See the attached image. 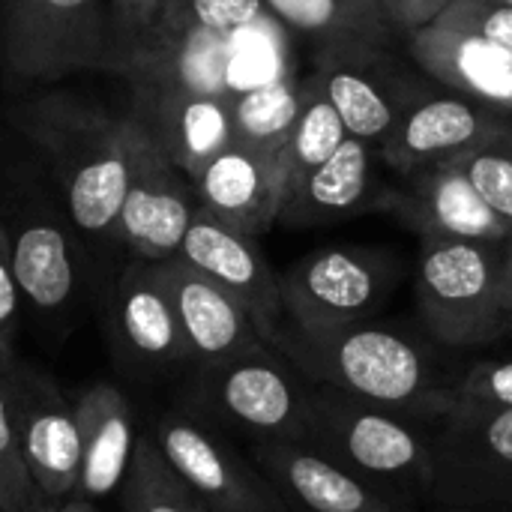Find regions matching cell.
<instances>
[{
    "label": "cell",
    "mask_w": 512,
    "mask_h": 512,
    "mask_svg": "<svg viewBox=\"0 0 512 512\" xmlns=\"http://www.w3.org/2000/svg\"><path fill=\"white\" fill-rule=\"evenodd\" d=\"M9 126L51 177L93 267L96 297L120 270V207L129 174V120L69 90H42L9 105Z\"/></svg>",
    "instance_id": "cell-1"
},
{
    "label": "cell",
    "mask_w": 512,
    "mask_h": 512,
    "mask_svg": "<svg viewBox=\"0 0 512 512\" xmlns=\"http://www.w3.org/2000/svg\"><path fill=\"white\" fill-rule=\"evenodd\" d=\"M270 345L312 384L336 387L420 423H438L456 402L453 384L441 381L432 348L375 318L321 336H306L285 324Z\"/></svg>",
    "instance_id": "cell-2"
},
{
    "label": "cell",
    "mask_w": 512,
    "mask_h": 512,
    "mask_svg": "<svg viewBox=\"0 0 512 512\" xmlns=\"http://www.w3.org/2000/svg\"><path fill=\"white\" fill-rule=\"evenodd\" d=\"M0 225L24 303L42 318H60L84 291L96 294L87 249L39 159L9 165L0 192Z\"/></svg>",
    "instance_id": "cell-3"
},
{
    "label": "cell",
    "mask_w": 512,
    "mask_h": 512,
    "mask_svg": "<svg viewBox=\"0 0 512 512\" xmlns=\"http://www.w3.org/2000/svg\"><path fill=\"white\" fill-rule=\"evenodd\" d=\"M189 408L258 441H309L312 381L270 342L219 363L192 366Z\"/></svg>",
    "instance_id": "cell-4"
},
{
    "label": "cell",
    "mask_w": 512,
    "mask_h": 512,
    "mask_svg": "<svg viewBox=\"0 0 512 512\" xmlns=\"http://www.w3.org/2000/svg\"><path fill=\"white\" fill-rule=\"evenodd\" d=\"M306 444L381 492H432V435H426V423L408 414L312 384Z\"/></svg>",
    "instance_id": "cell-5"
},
{
    "label": "cell",
    "mask_w": 512,
    "mask_h": 512,
    "mask_svg": "<svg viewBox=\"0 0 512 512\" xmlns=\"http://www.w3.org/2000/svg\"><path fill=\"white\" fill-rule=\"evenodd\" d=\"M507 243L420 240L417 306L435 342L447 348H483L510 330L512 318L501 300Z\"/></svg>",
    "instance_id": "cell-6"
},
{
    "label": "cell",
    "mask_w": 512,
    "mask_h": 512,
    "mask_svg": "<svg viewBox=\"0 0 512 512\" xmlns=\"http://www.w3.org/2000/svg\"><path fill=\"white\" fill-rule=\"evenodd\" d=\"M399 279L396 258L375 246H324L297 258L282 282L285 324L306 336L378 318Z\"/></svg>",
    "instance_id": "cell-7"
},
{
    "label": "cell",
    "mask_w": 512,
    "mask_h": 512,
    "mask_svg": "<svg viewBox=\"0 0 512 512\" xmlns=\"http://www.w3.org/2000/svg\"><path fill=\"white\" fill-rule=\"evenodd\" d=\"M0 60L21 84L108 72V0H3Z\"/></svg>",
    "instance_id": "cell-8"
},
{
    "label": "cell",
    "mask_w": 512,
    "mask_h": 512,
    "mask_svg": "<svg viewBox=\"0 0 512 512\" xmlns=\"http://www.w3.org/2000/svg\"><path fill=\"white\" fill-rule=\"evenodd\" d=\"M432 495L444 507L512 510V408L453 402L432 435Z\"/></svg>",
    "instance_id": "cell-9"
},
{
    "label": "cell",
    "mask_w": 512,
    "mask_h": 512,
    "mask_svg": "<svg viewBox=\"0 0 512 512\" xmlns=\"http://www.w3.org/2000/svg\"><path fill=\"white\" fill-rule=\"evenodd\" d=\"M315 78L351 138L381 144L408 105L426 93L393 39L342 36L318 45Z\"/></svg>",
    "instance_id": "cell-10"
},
{
    "label": "cell",
    "mask_w": 512,
    "mask_h": 512,
    "mask_svg": "<svg viewBox=\"0 0 512 512\" xmlns=\"http://www.w3.org/2000/svg\"><path fill=\"white\" fill-rule=\"evenodd\" d=\"M126 114L147 129L165 156L192 180L222 147L234 141V96L195 84L159 66H132Z\"/></svg>",
    "instance_id": "cell-11"
},
{
    "label": "cell",
    "mask_w": 512,
    "mask_h": 512,
    "mask_svg": "<svg viewBox=\"0 0 512 512\" xmlns=\"http://www.w3.org/2000/svg\"><path fill=\"white\" fill-rule=\"evenodd\" d=\"M150 435L180 480L213 512H291L261 468L198 411H165Z\"/></svg>",
    "instance_id": "cell-12"
},
{
    "label": "cell",
    "mask_w": 512,
    "mask_h": 512,
    "mask_svg": "<svg viewBox=\"0 0 512 512\" xmlns=\"http://www.w3.org/2000/svg\"><path fill=\"white\" fill-rule=\"evenodd\" d=\"M129 174L120 207V246L129 261H165L180 252L198 210L192 180L129 114Z\"/></svg>",
    "instance_id": "cell-13"
},
{
    "label": "cell",
    "mask_w": 512,
    "mask_h": 512,
    "mask_svg": "<svg viewBox=\"0 0 512 512\" xmlns=\"http://www.w3.org/2000/svg\"><path fill=\"white\" fill-rule=\"evenodd\" d=\"M99 315L117 363L135 375L192 366L174 303L150 261H123L99 291Z\"/></svg>",
    "instance_id": "cell-14"
},
{
    "label": "cell",
    "mask_w": 512,
    "mask_h": 512,
    "mask_svg": "<svg viewBox=\"0 0 512 512\" xmlns=\"http://www.w3.org/2000/svg\"><path fill=\"white\" fill-rule=\"evenodd\" d=\"M9 402L27 474L45 501L75 498L81 477V435L75 402L36 366L9 360Z\"/></svg>",
    "instance_id": "cell-15"
},
{
    "label": "cell",
    "mask_w": 512,
    "mask_h": 512,
    "mask_svg": "<svg viewBox=\"0 0 512 512\" xmlns=\"http://www.w3.org/2000/svg\"><path fill=\"white\" fill-rule=\"evenodd\" d=\"M507 129H512V114L501 108L456 90H426L381 141V156L390 171L408 177L426 165L465 156Z\"/></svg>",
    "instance_id": "cell-16"
},
{
    "label": "cell",
    "mask_w": 512,
    "mask_h": 512,
    "mask_svg": "<svg viewBox=\"0 0 512 512\" xmlns=\"http://www.w3.org/2000/svg\"><path fill=\"white\" fill-rule=\"evenodd\" d=\"M177 255L210 276L216 285H222L228 294H234L252 315L264 342H273L279 336V330L285 327L282 282L261 252L258 237L243 234L198 207Z\"/></svg>",
    "instance_id": "cell-17"
},
{
    "label": "cell",
    "mask_w": 512,
    "mask_h": 512,
    "mask_svg": "<svg viewBox=\"0 0 512 512\" xmlns=\"http://www.w3.org/2000/svg\"><path fill=\"white\" fill-rule=\"evenodd\" d=\"M384 168L381 144L348 135L321 168L285 192L276 225L291 231L324 228L363 213L390 210L393 186H387Z\"/></svg>",
    "instance_id": "cell-18"
},
{
    "label": "cell",
    "mask_w": 512,
    "mask_h": 512,
    "mask_svg": "<svg viewBox=\"0 0 512 512\" xmlns=\"http://www.w3.org/2000/svg\"><path fill=\"white\" fill-rule=\"evenodd\" d=\"M405 51L447 90L512 114V51L480 27L444 12L411 33Z\"/></svg>",
    "instance_id": "cell-19"
},
{
    "label": "cell",
    "mask_w": 512,
    "mask_h": 512,
    "mask_svg": "<svg viewBox=\"0 0 512 512\" xmlns=\"http://www.w3.org/2000/svg\"><path fill=\"white\" fill-rule=\"evenodd\" d=\"M390 213H396L420 240H512L504 222L471 183L462 156L426 165L393 189Z\"/></svg>",
    "instance_id": "cell-20"
},
{
    "label": "cell",
    "mask_w": 512,
    "mask_h": 512,
    "mask_svg": "<svg viewBox=\"0 0 512 512\" xmlns=\"http://www.w3.org/2000/svg\"><path fill=\"white\" fill-rule=\"evenodd\" d=\"M249 459L291 512H399L381 489L309 444L258 441Z\"/></svg>",
    "instance_id": "cell-21"
},
{
    "label": "cell",
    "mask_w": 512,
    "mask_h": 512,
    "mask_svg": "<svg viewBox=\"0 0 512 512\" xmlns=\"http://www.w3.org/2000/svg\"><path fill=\"white\" fill-rule=\"evenodd\" d=\"M153 264L174 303L192 366L219 363L264 342L246 306L189 261L174 255Z\"/></svg>",
    "instance_id": "cell-22"
},
{
    "label": "cell",
    "mask_w": 512,
    "mask_h": 512,
    "mask_svg": "<svg viewBox=\"0 0 512 512\" xmlns=\"http://www.w3.org/2000/svg\"><path fill=\"white\" fill-rule=\"evenodd\" d=\"M198 207L228 222L231 228L261 237L279 222L282 210V174L276 159L261 150L231 141L222 147L195 177Z\"/></svg>",
    "instance_id": "cell-23"
},
{
    "label": "cell",
    "mask_w": 512,
    "mask_h": 512,
    "mask_svg": "<svg viewBox=\"0 0 512 512\" xmlns=\"http://www.w3.org/2000/svg\"><path fill=\"white\" fill-rule=\"evenodd\" d=\"M72 402L81 435V477L75 498L99 504L120 492L141 435L126 393L114 384H90Z\"/></svg>",
    "instance_id": "cell-24"
},
{
    "label": "cell",
    "mask_w": 512,
    "mask_h": 512,
    "mask_svg": "<svg viewBox=\"0 0 512 512\" xmlns=\"http://www.w3.org/2000/svg\"><path fill=\"white\" fill-rule=\"evenodd\" d=\"M348 138V129L330 99L324 96L315 72L303 78V105L291 126V135L279 153V174H282V198L294 189L306 174L321 168L339 144Z\"/></svg>",
    "instance_id": "cell-25"
},
{
    "label": "cell",
    "mask_w": 512,
    "mask_h": 512,
    "mask_svg": "<svg viewBox=\"0 0 512 512\" xmlns=\"http://www.w3.org/2000/svg\"><path fill=\"white\" fill-rule=\"evenodd\" d=\"M303 105V81L291 75L270 78L234 96V138L276 159L291 135Z\"/></svg>",
    "instance_id": "cell-26"
},
{
    "label": "cell",
    "mask_w": 512,
    "mask_h": 512,
    "mask_svg": "<svg viewBox=\"0 0 512 512\" xmlns=\"http://www.w3.org/2000/svg\"><path fill=\"white\" fill-rule=\"evenodd\" d=\"M264 9L318 45L342 36L393 39L378 0H264Z\"/></svg>",
    "instance_id": "cell-27"
},
{
    "label": "cell",
    "mask_w": 512,
    "mask_h": 512,
    "mask_svg": "<svg viewBox=\"0 0 512 512\" xmlns=\"http://www.w3.org/2000/svg\"><path fill=\"white\" fill-rule=\"evenodd\" d=\"M123 512H201V501L171 468L153 435H141L120 486Z\"/></svg>",
    "instance_id": "cell-28"
},
{
    "label": "cell",
    "mask_w": 512,
    "mask_h": 512,
    "mask_svg": "<svg viewBox=\"0 0 512 512\" xmlns=\"http://www.w3.org/2000/svg\"><path fill=\"white\" fill-rule=\"evenodd\" d=\"M261 15H267L264 0H168L144 45L159 39L225 36L258 21Z\"/></svg>",
    "instance_id": "cell-29"
},
{
    "label": "cell",
    "mask_w": 512,
    "mask_h": 512,
    "mask_svg": "<svg viewBox=\"0 0 512 512\" xmlns=\"http://www.w3.org/2000/svg\"><path fill=\"white\" fill-rule=\"evenodd\" d=\"M15 354H0V512H33L42 501L18 444V426L9 402V360Z\"/></svg>",
    "instance_id": "cell-30"
},
{
    "label": "cell",
    "mask_w": 512,
    "mask_h": 512,
    "mask_svg": "<svg viewBox=\"0 0 512 512\" xmlns=\"http://www.w3.org/2000/svg\"><path fill=\"white\" fill-rule=\"evenodd\" d=\"M462 165L512 237V129L465 153Z\"/></svg>",
    "instance_id": "cell-31"
},
{
    "label": "cell",
    "mask_w": 512,
    "mask_h": 512,
    "mask_svg": "<svg viewBox=\"0 0 512 512\" xmlns=\"http://www.w3.org/2000/svg\"><path fill=\"white\" fill-rule=\"evenodd\" d=\"M168 0H108V72L123 75Z\"/></svg>",
    "instance_id": "cell-32"
},
{
    "label": "cell",
    "mask_w": 512,
    "mask_h": 512,
    "mask_svg": "<svg viewBox=\"0 0 512 512\" xmlns=\"http://www.w3.org/2000/svg\"><path fill=\"white\" fill-rule=\"evenodd\" d=\"M453 396L459 402L512 408V357L474 363L459 381H453Z\"/></svg>",
    "instance_id": "cell-33"
},
{
    "label": "cell",
    "mask_w": 512,
    "mask_h": 512,
    "mask_svg": "<svg viewBox=\"0 0 512 512\" xmlns=\"http://www.w3.org/2000/svg\"><path fill=\"white\" fill-rule=\"evenodd\" d=\"M21 288L9 261V243L6 231L0 225V354H15V336L21 321Z\"/></svg>",
    "instance_id": "cell-34"
},
{
    "label": "cell",
    "mask_w": 512,
    "mask_h": 512,
    "mask_svg": "<svg viewBox=\"0 0 512 512\" xmlns=\"http://www.w3.org/2000/svg\"><path fill=\"white\" fill-rule=\"evenodd\" d=\"M447 12L480 27L483 33H489L512 51V6L498 0H453Z\"/></svg>",
    "instance_id": "cell-35"
},
{
    "label": "cell",
    "mask_w": 512,
    "mask_h": 512,
    "mask_svg": "<svg viewBox=\"0 0 512 512\" xmlns=\"http://www.w3.org/2000/svg\"><path fill=\"white\" fill-rule=\"evenodd\" d=\"M453 6V0H384V18L393 36L408 39L411 33L432 24L438 15H444Z\"/></svg>",
    "instance_id": "cell-36"
},
{
    "label": "cell",
    "mask_w": 512,
    "mask_h": 512,
    "mask_svg": "<svg viewBox=\"0 0 512 512\" xmlns=\"http://www.w3.org/2000/svg\"><path fill=\"white\" fill-rule=\"evenodd\" d=\"M33 512H96V507L93 504H87V501H81V498H69V501H39L36 507H33Z\"/></svg>",
    "instance_id": "cell-37"
},
{
    "label": "cell",
    "mask_w": 512,
    "mask_h": 512,
    "mask_svg": "<svg viewBox=\"0 0 512 512\" xmlns=\"http://www.w3.org/2000/svg\"><path fill=\"white\" fill-rule=\"evenodd\" d=\"M501 300H504V309L510 312L512 318V240L504 249V267H501Z\"/></svg>",
    "instance_id": "cell-38"
},
{
    "label": "cell",
    "mask_w": 512,
    "mask_h": 512,
    "mask_svg": "<svg viewBox=\"0 0 512 512\" xmlns=\"http://www.w3.org/2000/svg\"><path fill=\"white\" fill-rule=\"evenodd\" d=\"M441 512H512V510H471V507H444Z\"/></svg>",
    "instance_id": "cell-39"
},
{
    "label": "cell",
    "mask_w": 512,
    "mask_h": 512,
    "mask_svg": "<svg viewBox=\"0 0 512 512\" xmlns=\"http://www.w3.org/2000/svg\"><path fill=\"white\" fill-rule=\"evenodd\" d=\"M498 3H507V6H512V0H498Z\"/></svg>",
    "instance_id": "cell-40"
},
{
    "label": "cell",
    "mask_w": 512,
    "mask_h": 512,
    "mask_svg": "<svg viewBox=\"0 0 512 512\" xmlns=\"http://www.w3.org/2000/svg\"><path fill=\"white\" fill-rule=\"evenodd\" d=\"M201 512H213V510H210V507H201Z\"/></svg>",
    "instance_id": "cell-41"
},
{
    "label": "cell",
    "mask_w": 512,
    "mask_h": 512,
    "mask_svg": "<svg viewBox=\"0 0 512 512\" xmlns=\"http://www.w3.org/2000/svg\"><path fill=\"white\" fill-rule=\"evenodd\" d=\"M378 6H381V9H384V0H378Z\"/></svg>",
    "instance_id": "cell-42"
}]
</instances>
